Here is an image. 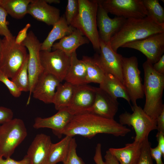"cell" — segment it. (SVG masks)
<instances>
[{
    "label": "cell",
    "mask_w": 164,
    "mask_h": 164,
    "mask_svg": "<svg viewBox=\"0 0 164 164\" xmlns=\"http://www.w3.org/2000/svg\"><path fill=\"white\" fill-rule=\"evenodd\" d=\"M131 130L114 119L102 118L86 113L74 115L61 132L72 137L79 135L91 138L98 134L123 137Z\"/></svg>",
    "instance_id": "6da1fadb"
},
{
    "label": "cell",
    "mask_w": 164,
    "mask_h": 164,
    "mask_svg": "<svg viewBox=\"0 0 164 164\" xmlns=\"http://www.w3.org/2000/svg\"><path fill=\"white\" fill-rule=\"evenodd\" d=\"M163 32L164 24L159 23L152 16L128 19L111 38L109 43L113 50L117 52L118 48L127 43Z\"/></svg>",
    "instance_id": "7a4b0ae2"
},
{
    "label": "cell",
    "mask_w": 164,
    "mask_h": 164,
    "mask_svg": "<svg viewBox=\"0 0 164 164\" xmlns=\"http://www.w3.org/2000/svg\"><path fill=\"white\" fill-rule=\"evenodd\" d=\"M144 74L143 88L145 97L144 111L156 122L157 118L164 109L162 97L164 89V74L153 69L152 64L147 60L142 65Z\"/></svg>",
    "instance_id": "3957f363"
},
{
    "label": "cell",
    "mask_w": 164,
    "mask_h": 164,
    "mask_svg": "<svg viewBox=\"0 0 164 164\" xmlns=\"http://www.w3.org/2000/svg\"><path fill=\"white\" fill-rule=\"evenodd\" d=\"M78 13L70 26L80 30L89 40L96 50H100L97 15V0H78Z\"/></svg>",
    "instance_id": "277c9868"
},
{
    "label": "cell",
    "mask_w": 164,
    "mask_h": 164,
    "mask_svg": "<svg viewBox=\"0 0 164 164\" xmlns=\"http://www.w3.org/2000/svg\"><path fill=\"white\" fill-rule=\"evenodd\" d=\"M15 37L2 39V45L0 58V71L12 79L24 63L28 56L26 48L22 44H16Z\"/></svg>",
    "instance_id": "5b68a950"
},
{
    "label": "cell",
    "mask_w": 164,
    "mask_h": 164,
    "mask_svg": "<svg viewBox=\"0 0 164 164\" xmlns=\"http://www.w3.org/2000/svg\"><path fill=\"white\" fill-rule=\"evenodd\" d=\"M27 132L23 121L13 118L0 126V157H11L27 136Z\"/></svg>",
    "instance_id": "8992f818"
},
{
    "label": "cell",
    "mask_w": 164,
    "mask_h": 164,
    "mask_svg": "<svg viewBox=\"0 0 164 164\" xmlns=\"http://www.w3.org/2000/svg\"><path fill=\"white\" fill-rule=\"evenodd\" d=\"M131 107L133 113L125 112L121 114L119 117V123L123 125L132 126L135 133L134 141L141 142L148 138L151 132L156 129V122L137 104Z\"/></svg>",
    "instance_id": "52a82bcc"
},
{
    "label": "cell",
    "mask_w": 164,
    "mask_h": 164,
    "mask_svg": "<svg viewBox=\"0 0 164 164\" xmlns=\"http://www.w3.org/2000/svg\"><path fill=\"white\" fill-rule=\"evenodd\" d=\"M122 70L123 84L133 105L137 104V101L142 99L144 96L137 58L135 56L123 57Z\"/></svg>",
    "instance_id": "ba28073f"
},
{
    "label": "cell",
    "mask_w": 164,
    "mask_h": 164,
    "mask_svg": "<svg viewBox=\"0 0 164 164\" xmlns=\"http://www.w3.org/2000/svg\"><path fill=\"white\" fill-rule=\"evenodd\" d=\"M21 44L29 51L28 70L29 89L27 103V104H28L34 87L39 77L43 72L40 57L41 43L33 32L31 31Z\"/></svg>",
    "instance_id": "9c48e42d"
},
{
    "label": "cell",
    "mask_w": 164,
    "mask_h": 164,
    "mask_svg": "<svg viewBox=\"0 0 164 164\" xmlns=\"http://www.w3.org/2000/svg\"><path fill=\"white\" fill-rule=\"evenodd\" d=\"M108 13L126 19L147 16L142 0H98Z\"/></svg>",
    "instance_id": "30bf717a"
},
{
    "label": "cell",
    "mask_w": 164,
    "mask_h": 164,
    "mask_svg": "<svg viewBox=\"0 0 164 164\" xmlns=\"http://www.w3.org/2000/svg\"><path fill=\"white\" fill-rule=\"evenodd\" d=\"M40 57L43 71L52 75L61 82L64 80L70 66V55L59 50H41Z\"/></svg>",
    "instance_id": "8fae6325"
},
{
    "label": "cell",
    "mask_w": 164,
    "mask_h": 164,
    "mask_svg": "<svg viewBox=\"0 0 164 164\" xmlns=\"http://www.w3.org/2000/svg\"><path fill=\"white\" fill-rule=\"evenodd\" d=\"M121 47L133 49L140 51L146 56V60L153 65L163 54L164 32L127 43Z\"/></svg>",
    "instance_id": "7c38bea8"
},
{
    "label": "cell",
    "mask_w": 164,
    "mask_h": 164,
    "mask_svg": "<svg viewBox=\"0 0 164 164\" xmlns=\"http://www.w3.org/2000/svg\"><path fill=\"white\" fill-rule=\"evenodd\" d=\"M100 50L94 56L105 73L111 74L123 84L122 62L123 56L114 51L109 43L100 39Z\"/></svg>",
    "instance_id": "4fadbf2b"
},
{
    "label": "cell",
    "mask_w": 164,
    "mask_h": 164,
    "mask_svg": "<svg viewBox=\"0 0 164 164\" xmlns=\"http://www.w3.org/2000/svg\"><path fill=\"white\" fill-rule=\"evenodd\" d=\"M96 88L87 84L77 86L71 102L65 109L73 115L88 113L94 102Z\"/></svg>",
    "instance_id": "5bb4252c"
},
{
    "label": "cell",
    "mask_w": 164,
    "mask_h": 164,
    "mask_svg": "<svg viewBox=\"0 0 164 164\" xmlns=\"http://www.w3.org/2000/svg\"><path fill=\"white\" fill-rule=\"evenodd\" d=\"M98 2L97 23L99 39L104 42L109 43L111 38L120 29L126 19L117 16L113 18H110L107 12L98 1Z\"/></svg>",
    "instance_id": "9a60e30c"
},
{
    "label": "cell",
    "mask_w": 164,
    "mask_h": 164,
    "mask_svg": "<svg viewBox=\"0 0 164 164\" xmlns=\"http://www.w3.org/2000/svg\"><path fill=\"white\" fill-rule=\"evenodd\" d=\"M119 103L99 87H96L94 104L89 113L104 118L114 119L118 112Z\"/></svg>",
    "instance_id": "2e32d148"
},
{
    "label": "cell",
    "mask_w": 164,
    "mask_h": 164,
    "mask_svg": "<svg viewBox=\"0 0 164 164\" xmlns=\"http://www.w3.org/2000/svg\"><path fill=\"white\" fill-rule=\"evenodd\" d=\"M60 83L52 75L43 71L33 89V97L46 104L53 103L56 88Z\"/></svg>",
    "instance_id": "e0dca14e"
},
{
    "label": "cell",
    "mask_w": 164,
    "mask_h": 164,
    "mask_svg": "<svg viewBox=\"0 0 164 164\" xmlns=\"http://www.w3.org/2000/svg\"><path fill=\"white\" fill-rule=\"evenodd\" d=\"M27 14L49 26H53L60 17V10L50 5L45 0H31Z\"/></svg>",
    "instance_id": "ac0fdd59"
},
{
    "label": "cell",
    "mask_w": 164,
    "mask_h": 164,
    "mask_svg": "<svg viewBox=\"0 0 164 164\" xmlns=\"http://www.w3.org/2000/svg\"><path fill=\"white\" fill-rule=\"evenodd\" d=\"M73 116L65 109L60 110L49 117L36 118L35 119L33 127L36 129L43 128H50L53 133L60 138L62 135V132Z\"/></svg>",
    "instance_id": "d6986e66"
},
{
    "label": "cell",
    "mask_w": 164,
    "mask_h": 164,
    "mask_svg": "<svg viewBox=\"0 0 164 164\" xmlns=\"http://www.w3.org/2000/svg\"><path fill=\"white\" fill-rule=\"evenodd\" d=\"M51 137L43 133L37 135L29 146L27 155L31 164H47Z\"/></svg>",
    "instance_id": "ffe728a7"
},
{
    "label": "cell",
    "mask_w": 164,
    "mask_h": 164,
    "mask_svg": "<svg viewBox=\"0 0 164 164\" xmlns=\"http://www.w3.org/2000/svg\"><path fill=\"white\" fill-rule=\"evenodd\" d=\"M142 142L134 141L125 144L122 148H110L108 149L120 164H137L141 151Z\"/></svg>",
    "instance_id": "44dd1931"
},
{
    "label": "cell",
    "mask_w": 164,
    "mask_h": 164,
    "mask_svg": "<svg viewBox=\"0 0 164 164\" xmlns=\"http://www.w3.org/2000/svg\"><path fill=\"white\" fill-rule=\"evenodd\" d=\"M88 39L79 30L75 29L70 34L66 36L53 45V50H59L70 55L79 46L90 42Z\"/></svg>",
    "instance_id": "7402d4cb"
},
{
    "label": "cell",
    "mask_w": 164,
    "mask_h": 164,
    "mask_svg": "<svg viewBox=\"0 0 164 164\" xmlns=\"http://www.w3.org/2000/svg\"><path fill=\"white\" fill-rule=\"evenodd\" d=\"M99 87L113 98H122L130 104V99L123 84L116 77L109 73H105L103 79L99 84Z\"/></svg>",
    "instance_id": "603a6c76"
},
{
    "label": "cell",
    "mask_w": 164,
    "mask_h": 164,
    "mask_svg": "<svg viewBox=\"0 0 164 164\" xmlns=\"http://www.w3.org/2000/svg\"><path fill=\"white\" fill-rule=\"evenodd\" d=\"M75 29L67 23L64 16H60L59 19L53 26L48 36L41 43V50L51 51L54 42L71 33Z\"/></svg>",
    "instance_id": "cb8c5ba5"
},
{
    "label": "cell",
    "mask_w": 164,
    "mask_h": 164,
    "mask_svg": "<svg viewBox=\"0 0 164 164\" xmlns=\"http://www.w3.org/2000/svg\"><path fill=\"white\" fill-rule=\"evenodd\" d=\"M86 74L84 63L78 58L76 51L70 55V66L64 80L75 86L87 84Z\"/></svg>",
    "instance_id": "d4e9b609"
},
{
    "label": "cell",
    "mask_w": 164,
    "mask_h": 164,
    "mask_svg": "<svg viewBox=\"0 0 164 164\" xmlns=\"http://www.w3.org/2000/svg\"><path fill=\"white\" fill-rule=\"evenodd\" d=\"M72 138L70 136H65L59 142L51 144L47 164H56L60 162L63 163L66 161L69 153Z\"/></svg>",
    "instance_id": "484cf974"
},
{
    "label": "cell",
    "mask_w": 164,
    "mask_h": 164,
    "mask_svg": "<svg viewBox=\"0 0 164 164\" xmlns=\"http://www.w3.org/2000/svg\"><path fill=\"white\" fill-rule=\"evenodd\" d=\"M77 86L65 82L57 87L53 103L56 110L65 109L70 105Z\"/></svg>",
    "instance_id": "4316f807"
},
{
    "label": "cell",
    "mask_w": 164,
    "mask_h": 164,
    "mask_svg": "<svg viewBox=\"0 0 164 164\" xmlns=\"http://www.w3.org/2000/svg\"><path fill=\"white\" fill-rule=\"evenodd\" d=\"M81 60L86 68V84L93 83L100 84L103 79L105 73L95 57L84 56Z\"/></svg>",
    "instance_id": "83f0119b"
},
{
    "label": "cell",
    "mask_w": 164,
    "mask_h": 164,
    "mask_svg": "<svg viewBox=\"0 0 164 164\" xmlns=\"http://www.w3.org/2000/svg\"><path fill=\"white\" fill-rule=\"evenodd\" d=\"M31 0H0V6L13 18H23L27 14Z\"/></svg>",
    "instance_id": "f1b7e54d"
},
{
    "label": "cell",
    "mask_w": 164,
    "mask_h": 164,
    "mask_svg": "<svg viewBox=\"0 0 164 164\" xmlns=\"http://www.w3.org/2000/svg\"><path fill=\"white\" fill-rule=\"evenodd\" d=\"M28 60V55L22 67L11 80L22 92L29 91Z\"/></svg>",
    "instance_id": "f546056e"
},
{
    "label": "cell",
    "mask_w": 164,
    "mask_h": 164,
    "mask_svg": "<svg viewBox=\"0 0 164 164\" xmlns=\"http://www.w3.org/2000/svg\"><path fill=\"white\" fill-rule=\"evenodd\" d=\"M147 16L153 17L158 22L164 24V10L158 0H142Z\"/></svg>",
    "instance_id": "4dcf8cb0"
},
{
    "label": "cell",
    "mask_w": 164,
    "mask_h": 164,
    "mask_svg": "<svg viewBox=\"0 0 164 164\" xmlns=\"http://www.w3.org/2000/svg\"><path fill=\"white\" fill-rule=\"evenodd\" d=\"M151 143L148 138L142 142L141 154L137 164H153L150 153Z\"/></svg>",
    "instance_id": "1f68e13d"
},
{
    "label": "cell",
    "mask_w": 164,
    "mask_h": 164,
    "mask_svg": "<svg viewBox=\"0 0 164 164\" xmlns=\"http://www.w3.org/2000/svg\"><path fill=\"white\" fill-rule=\"evenodd\" d=\"M79 4L78 0L67 1L65 17L68 25H71L72 22L77 16L78 12Z\"/></svg>",
    "instance_id": "d6a6232c"
},
{
    "label": "cell",
    "mask_w": 164,
    "mask_h": 164,
    "mask_svg": "<svg viewBox=\"0 0 164 164\" xmlns=\"http://www.w3.org/2000/svg\"><path fill=\"white\" fill-rule=\"evenodd\" d=\"M77 146L75 139L72 138L68 156L63 164H85L82 159L77 154Z\"/></svg>",
    "instance_id": "836d02e7"
},
{
    "label": "cell",
    "mask_w": 164,
    "mask_h": 164,
    "mask_svg": "<svg viewBox=\"0 0 164 164\" xmlns=\"http://www.w3.org/2000/svg\"><path fill=\"white\" fill-rule=\"evenodd\" d=\"M8 14L6 11L0 6V35L4 36L7 39L12 38L14 36L7 26L6 17Z\"/></svg>",
    "instance_id": "e575fe53"
},
{
    "label": "cell",
    "mask_w": 164,
    "mask_h": 164,
    "mask_svg": "<svg viewBox=\"0 0 164 164\" xmlns=\"http://www.w3.org/2000/svg\"><path fill=\"white\" fill-rule=\"evenodd\" d=\"M9 78L0 71V81L6 86L12 96L15 97H19L21 95L22 92L19 89L15 83Z\"/></svg>",
    "instance_id": "d590c367"
},
{
    "label": "cell",
    "mask_w": 164,
    "mask_h": 164,
    "mask_svg": "<svg viewBox=\"0 0 164 164\" xmlns=\"http://www.w3.org/2000/svg\"><path fill=\"white\" fill-rule=\"evenodd\" d=\"M13 113L10 108L0 106V124H3L13 118Z\"/></svg>",
    "instance_id": "8d00e7d4"
},
{
    "label": "cell",
    "mask_w": 164,
    "mask_h": 164,
    "mask_svg": "<svg viewBox=\"0 0 164 164\" xmlns=\"http://www.w3.org/2000/svg\"><path fill=\"white\" fill-rule=\"evenodd\" d=\"M0 164H31L30 161L28 156L26 155L23 159L20 161H16L10 157L3 159L0 157Z\"/></svg>",
    "instance_id": "74e56055"
},
{
    "label": "cell",
    "mask_w": 164,
    "mask_h": 164,
    "mask_svg": "<svg viewBox=\"0 0 164 164\" xmlns=\"http://www.w3.org/2000/svg\"><path fill=\"white\" fill-rule=\"evenodd\" d=\"M31 27L30 23H27L26 26L18 33L17 36L15 37V41L18 44H21L27 36V32L28 29Z\"/></svg>",
    "instance_id": "f35d334b"
},
{
    "label": "cell",
    "mask_w": 164,
    "mask_h": 164,
    "mask_svg": "<svg viewBox=\"0 0 164 164\" xmlns=\"http://www.w3.org/2000/svg\"><path fill=\"white\" fill-rule=\"evenodd\" d=\"M150 153L152 159L155 160L156 164H164L162 159V155L158 147L150 148Z\"/></svg>",
    "instance_id": "ab89813d"
},
{
    "label": "cell",
    "mask_w": 164,
    "mask_h": 164,
    "mask_svg": "<svg viewBox=\"0 0 164 164\" xmlns=\"http://www.w3.org/2000/svg\"><path fill=\"white\" fill-rule=\"evenodd\" d=\"M94 160L96 164H105L102 157L101 145L100 143H98L95 148Z\"/></svg>",
    "instance_id": "60d3db41"
},
{
    "label": "cell",
    "mask_w": 164,
    "mask_h": 164,
    "mask_svg": "<svg viewBox=\"0 0 164 164\" xmlns=\"http://www.w3.org/2000/svg\"><path fill=\"white\" fill-rule=\"evenodd\" d=\"M154 70L158 73L164 74V55L162 56L159 60L152 65Z\"/></svg>",
    "instance_id": "b9f144b4"
},
{
    "label": "cell",
    "mask_w": 164,
    "mask_h": 164,
    "mask_svg": "<svg viewBox=\"0 0 164 164\" xmlns=\"http://www.w3.org/2000/svg\"><path fill=\"white\" fill-rule=\"evenodd\" d=\"M157 129L158 132L164 133V109L158 116L156 119Z\"/></svg>",
    "instance_id": "7bdbcfd3"
},
{
    "label": "cell",
    "mask_w": 164,
    "mask_h": 164,
    "mask_svg": "<svg viewBox=\"0 0 164 164\" xmlns=\"http://www.w3.org/2000/svg\"><path fill=\"white\" fill-rule=\"evenodd\" d=\"M158 145L157 146L162 153V156L164 158V133L158 132L156 136Z\"/></svg>",
    "instance_id": "ee69618b"
},
{
    "label": "cell",
    "mask_w": 164,
    "mask_h": 164,
    "mask_svg": "<svg viewBox=\"0 0 164 164\" xmlns=\"http://www.w3.org/2000/svg\"><path fill=\"white\" fill-rule=\"evenodd\" d=\"M105 164H120L115 157L108 150L106 152L104 156Z\"/></svg>",
    "instance_id": "f6af8a7d"
},
{
    "label": "cell",
    "mask_w": 164,
    "mask_h": 164,
    "mask_svg": "<svg viewBox=\"0 0 164 164\" xmlns=\"http://www.w3.org/2000/svg\"><path fill=\"white\" fill-rule=\"evenodd\" d=\"M46 2L48 4L52 3L59 4L60 2L59 0H45Z\"/></svg>",
    "instance_id": "bcb514c9"
},
{
    "label": "cell",
    "mask_w": 164,
    "mask_h": 164,
    "mask_svg": "<svg viewBox=\"0 0 164 164\" xmlns=\"http://www.w3.org/2000/svg\"><path fill=\"white\" fill-rule=\"evenodd\" d=\"M2 39L0 38V58L1 57V53L2 50Z\"/></svg>",
    "instance_id": "7dc6e473"
},
{
    "label": "cell",
    "mask_w": 164,
    "mask_h": 164,
    "mask_svg": "<svg viewBox=\"0 0 164 164\" xmlns=\"http://www.w3.org/2000/svg\"></svg>",
    "instance_id": "c3c4849f"
}]
</instances>
